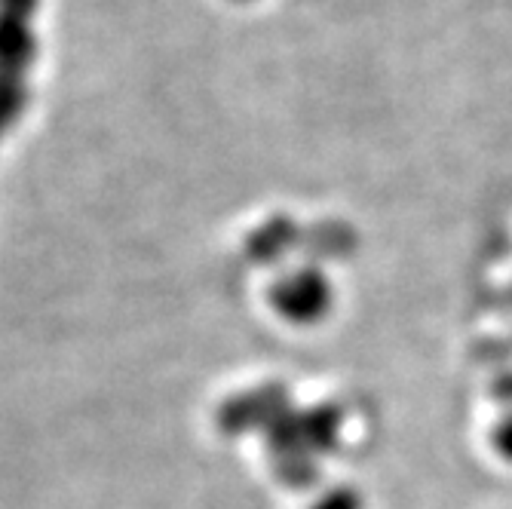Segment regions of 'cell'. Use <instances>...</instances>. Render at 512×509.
I'll use <instances>...</instances> for the list:
<instances>
[{
  "label": "cell",
  "instance_id": "4",
  "mask_svg": "<svg viewBox=\"0 0 512 509\" xmlns=\"http://www.w3.org/2000/svg\"><path fill=\"white\" fill-rule=\"evenodd\" d=\"M310 509H356V497L344 488L332 491V494H325L322 500H316Z\"/></svg>",
  "mask_w": 512,
  "mask_h": 509
},
{
  "label": "cell",
  "instance_id": "1",
  "mask_svg": "<svg viewBox=\"0 0 512 509\" xmlns=\"http://www.w3.org/2000/svg\"><path fill=\"white\" fill-rule=\"evenodd\" d=\"M40 0H0V142L22 117L37 56L34 10Z\"/></svg>",
  "mask_w": 512,
  "mask_h": 509
},
{
  "label": "cell",
  "instance_id": "2",
  "mask_svg": "<svg viewBox=\"0 0 512 509\" xmlns=\"http://www.w3.org/2000/svg\"><path fill=\"white\" fill-rule=\"evenodd\" d=\"M270 304L286 322L310 326L332 310V286L322 270L298 267L292 273H283L270 286Z\"/></svg>",
  "mask_w": 512,
  "mask_h": 509
},
{
  "label": "cell",
  "instance_id": "5",
  "mask_svg": "<svg viewBox=\"0 0 512 509\" xmlns=\"http://www.w3.org/2000/svg\"><path fill=\"white\" fill-rule=\"evenodd\" d=\"M240 4H249V0H240Z\"/></svg>",
  "mask_w": 512,
  "mask_h": 509
},
{
  "label": "cell",
  "instance_id": "3",
  "mask_svg": "<svg viewBox=\"0 0 512 509\" xmlns=\"http://www.w3.org/2000/svg\"><path fill=\"white\" fill-rule=\"evenodd\" d=\"M283 411H286L283 390H279L276 384H261V387L227 396L215 411V424L224 436L267 433L270 424Z\"/></svg>",
  "mask_w": 512,
  "mask_h": 509
}]
</instances>
